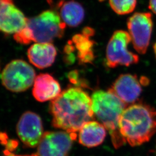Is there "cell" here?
<instances>
[{"instance_id":"9c48e42d","label":"cell","mask_w":156,"mask_h":156,"mask_svg":"<svg viewBox=\"0 0 156 156\" xmlns=\"http://www.w3.org/2000/svg\"><path fill=\"white\" fill-rule=\"evenodd\" d=\"M17 135L26 147L34 148L39 145L44 135L41 118L31 111L24 112L17 124Z\"/></svg>"},{"instance_id":"8fae6325","label":"cell","mask_w":156,"mask_h":156,"mask_svg":"<svg viewBox=\"0 0 156 156\" xmlns=\"http://www.w3.org/2000/svg\"><path fill=\"white\" fill-rule=\"evenodd\" d=\"M126 105L134 104L141 95L142 84L136 75L122 74L109 89Z\"/></svg>"},{"instance_id":"d6986e66","label":"cell","mask_w":156,"mask_h":156,"mask_svg":"<svg viewBox=\"0 0 156 156\" xmlns=\"http://www.w3.org/2000/svg\"><path fill=\"white\" fill-rule=\"evenodd\" d=\"M149 8L156 15V0H149Z\"/></svg>"},{"instance_id":"e0dca14e","label":"cell","mask_w":156,"mask_h":156,"mask_svg":"<svg viewBox=\"0 0 156 156\" xmlns=\"http://www.w3.org/2000/svg\"><path fill=\"white\" fill-rule=\"evenodd\" d=\"M137 0H109L112 10L120 15H127L134 11Z\"/></svg>"},{"instance_id":"8992f818","label":"cell","mask_w":156,"mask_h":156,"mask_svg":"<svg viewBox=\"0 0 156 156\" xmlns=\"http://www.w3.org/2000/svg\"><path fill=\"white\" fill-rule=\"evenodd\" d=\"M131 42L130 35L124 30L115 31L106 46V65L109 68L129 67L137 64L139 57L128 49Z\"/></svg>"},{"instance_id":"6da1fadb","label":"cell","mask_w":156,"mask_h":156,"mask_svg":"<svg viewBox=\"0 0 156 156\" xmlns=\"http://www.w3.org/2000/svg\"><path fill=\"white\" fill-rule=\"evenodd\" d=\"M49 109L53 126L75 135L94 117L91 98L79 87H69L62 91L51 101Z\"/></svg>"},{"instance_id":"7402d4cb","label":"cell","mask_w":156,"mask_h":156,"mask_svg":"<svg viewBox=\"0 0 156 156\" xmlns=\"http://www.w3.org/2000/svg\"><path fill=\"white\" fill-rule=\"evenodd\" d=\"M153 50H154V55L156 58V42L154 44V45L153 46Z\"/></svg>"},{"instance_id":"5b68a950","label":"cell","mask_w":156,"mask_h":156,"mask_svg":"<svg viewBox=\"0 0 156 156\" xmlns=\"http://www.w3.org/2000/svg\"><path fill=\"white\" fill-rule=\"evenodd\" d=\"M33 68L23 60H14L4 68L0 78L6 89L14 93H20L28 90L36 78Z\"/></svg>"},{"instance_id":"277c9868","label":"cell","mask_w":156,"mask_h":156,"mask_svg":"<svg viewBox=\"0 0 156 156\" xmlns=\"http://www.w3.org/2000/svg\"><path fill=\"white\" fill-rule=\"evenodd\" d=\"M91 98L94 117L109 131L114 146H122L124 141L120 134L119 124L126 104L110 89L96 90Z\"/></svg>"},{"instance_id":"3957f363","label":"cell","mask_w":156,"mask_h":156,"mask_svg":"<svg viewBox=\"0 0 156 156\" xmlns=\"http://www.w3.org/2000/svg\"><path fill=\"white\" fill-rule=\"evenodd\" d=\"M66 26L57 12L46 10L28 19L26 27L15 34L13 38L22 45H28L32 42L52 43L62 37Z\"/></svg>"},{"instance_id":"5bb4252c","label":"cell","mask_w":156,"mask_h":156,"mask_svg":"<svg viewBox=\"0 0 156 156\" xmlns=\"http://www.w3.org/2000/svg\"><path fill=\"white\" fill-rule=\"evenodd\" d=\"M58 15L69 27H76L83 22L85 11L83 6L74 0H62L58 2Z\"/></svg>"},{"instance_id":"30bf717a","label":"cell","mask_w":156,"mask_h":156,"mask_svg":"<svg viewBox=\"0 0 156 156\" xmlns=\"http://www.w3.org/2000/svg\"><path fill=\"white\" fill-rule=\"evenodd\" d=\"M28 19L15 4L13 0H0V31L15 34L24 28Z\"/></svg>"},{"instance_id":"7a4b0ae2","label":"cell","mask_w":156,"mask_h":156,"mask_svg":"<svg viewBox=\"0 0 156 156\" xmlns=\"http://www.w3.org/2000/svg\"><path fill=\"white\" fill-rule=\"evenodd\" d=\"M119 128L124 142L131 146L142 145L156 133V110L140 102L127 106L120 117Z\"/></svg>"},{"instance_id":"9a60e30c","label":"cell","mask_w":156,"mask_h":156,"mask_svg":"<svg viewBox=\"0 0 156 156\" xmlns=\"http://www.w3.org/2000/svg\"><path fill=\"white\" fill-rule=\"evenodd\" d=\"M106 128L99 122L90 121L79 131V142L83 146L91 148L103 143L106 135Z\"/></svg>"},{"instance_id":"ba28073f","label":"cell","mask_w":156,"mask_h":156,"mask_svg":"<svg viewBox=\"0 0 156 156\" xmlns=\"http://www.w3.org/2000/svg\"><path fill=\"white\" fill-rule=\"evenodd\" d=\"M76 135L66 131H50L44 134L38 146V156H69Z\"/></svg>"},{"instance_id":"7c38bea8","label":"cell","mask_w":156,"mask_h":156,"mask_svg":"<svg viewBox=\"0 0 156 156\" xmlns=\"http://www.w3.org/2000/svg\"><path fill=\"white\" fill-rule=\"evenodd\" d=\"M62 92L60 84L52 75L41 73L36 76L33 88V95L36 100L41 102L51 101Z\"/></svg>"},{"instance_id":"44dd1931","label":"cell","mask_w":156,"mask_h":156,"mask_svg":"<svg viewBox=\"0 0 156 156\" xmlns=\"http://www.w3.org/2000/svg\"><path fill=\"white\" fill-rule=\"evenodd\" d=\"M7 156H38L37 155V154H32V155H30V156H18V155H15V154H12V153H9L8 154H7Z\"/></svg>"},{"instance_id":"ac0fdd59","label":"cell","mask_w":156,"mask_h":156,"mask_svg":"<svg viewBox=\"0 0 156 156\" xmlns=\"http://www.w3.org/2000/svg\"><path fill=\"white\" fill-rule=\"evenodd\" d=\"M94 30L93 28H91V27H86L82 30V33L87 36V37H91L92 36L94 35Z\"/></svg>"},{"instance_id":"2e32d148","label":"cell","mask_w":156,"mask_h":156,"mask_svg":"<svg viewBox=\"0 0 156 156\" xmlns=\"http://www.w3.org/2000/svg\"><path fill=\"white\" fill-rule=\"evenodd\" d=\"M71 41L77 51L79 63L80 64H91L95 58L94 42L90 39V37L82 33L75 35Z\"/></svg>"},{"instance_id":"4fadbf2b","label":"cell","mask_w":156,"mask_h":156,"mask_svg":"<svg viewBox=\"0 0 156 156\" xmlns=\"http://www.w3.org/2000/svg\"><path fill=\"white\" fill-rule=\"evenodd\" d=\"M57 55V50L52 43H35L27 51L28 60L39 69L51 66Z\"/></svg>"},{"instance_id":"ffe728a7","label":"cell","mask_w":156,"mask_h":156,"mask_svg":"<svg viewBox=\"0 0 156 156\" xmlns=\"http://www.w3.org/2000/svg\"><path fill=\"white\" fill-rule=\"evenodd\" d=\"M140 82L142 86H146L149 83V80L146 77H142L140 79Z\"/></svg>"},{"instance_id":"52a82bcc","label":"cell","mask_w":156,"mask_h":156,"mask_svg":"<svg viewBox=\"0 0 156 156\" xmlns=\"http://www.w3.org/2000/svg\"><path fill=\"white\" fill-rule=\"evenodd\" d=\"M152 15L149 12H136L127 20V28L131 42L140 55L147 51L153 30Z\"/></svg>"}]
</instances>
